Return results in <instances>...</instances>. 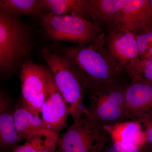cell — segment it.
Instances as JSON below:
<instances>
[{
	"instance_id": "cell-3",
	"label": "cell",
	"mask_w": 152,
	"mask_h": 152,
	"mask_svg": "<svg viewBox=\"0 0 152 152\" xmlns=\"http://www.w3.org/2000/svg\"><path fill=\"white\" fill-rule=\"evenodd\" d=\"M41 23L46 36L57 41L84 45L92 42L102 34L100 26L71 15L43 14Z\"/></svg>"
},
{
	"instance_id": "cell-23",
	"label": "cell",
	"mask_w": 152,
	"mask_h": 152,
	"mask_svg": "<svg viewBox=\"0 0 152 152\" xmlns=\"http://www.w3.org/2000/svg\"><path fill=\"white\" fill-rule=\"evenodd\" d=\"M149 7L152 14V0H148Z\"/></svg>"
},
{
	"instance_id": "cell-11",
	"label": "cell",
	"mask_w": 152,
	"mask_h": 152,
	"mask_svg": "<svg viewBox=\"0 0 152 152\" xmlns=\"http://www.w3.org/2000/svg\"><path fill=\"white\" fill-rule=\"evenodd\" d=\"M105 48L113 58L126 69L130 64L140 58L136 35L127 30H108Z\"/></svg>"
},
{
	"instance_id": "cell-19",
	"label": "cell",
	"mask_w": 152,
	"mask_h": 152,
	"mask_svg": "<svg viewBox=\"0 0 152 152\" xmlns=\"http://www.w3.org/2000/svg\"><path fill=\"white\" fill-rule=\"evenodd\" d=\"M132 80H140L152 85V59L136 60L126 68Z\"/></svg>"
},
{
	"instance_id": "cell-13",
	"label": "cell",
	"mask_w": 152,
	"mask_h": 152,
	"mask_svg": "<svg viewBox=\"0 0 152 152\" xmlns=\"http://www.w3.org/2000/svg\"><path fill=\"white\" fill-rule=\"evenodd\" d=\"M14 110L8 96L0 94V145L1 148L17 147L20 142L15 125Z\"/></svg>"
},
{
	"instance_id": "cell-7",
	"label": "cell",
	"mask_w": 152,
	"mask_h": 152,
	"mask_svg": "<svg viewBox=\"0 0 152 152\" xmlns=\"http://www.w3.org/2000/svg\"><path fill=\"white\" fill-rule=\"evenodd\" d=\"M48 71L31 61L21 66V101L25 107L39 116L44 102Z\"/></svg>"
},
{
	"instance_id": "cell-2",
	"label": "cell",
	"mask_w": 152,
	"mask_h": 152,
	"mask_svg": "<svg viewBox=\"0 0 152 152\" xmlns=\"http://www.w3.org/2000/svg\"><path fill=\"white\" fill-rule=\"evenodd\" d=\"M41 55L50 68L55 84L73 122L89 114L84 104V91L67 60L59 53L48 49H42Z\"/></svg>"
},
{
	"instance_id": "cell-9",
	"label": "cell",
	"mask_w": 152,
	"mask_h": 152,
	"mask_svg": "<svg viewBox=\"0 0 152 152\" xmlns=\"http://www.w3.org/2000/svg\"><path fill=\"white\" fill-rule=\"evenodd\" d=\"M152 26V14L148 0H124L121 10L108 30L135 32Z\"/></svg>"
},
{
	"instance_id": "cell-4",
	"label": "cell",
	"mask_w": 152,
	"mask_h": 152,
	"mask_svg": "<svg viewBox=\"0 0 152 152\" xmlns=\"http://www.w3.org/2000/svg\"><path fill=\"white\" fill-rule=\"evenodd\" d=\"M110 140L108 134L89 114L73 122L59 136L60 152H103Z\"/></svg>"
},
{
	"instance_id": "cell-24",
	"label": "cell",
	"mask_w": 152,
	"mask_h": 152,
	"mask_svg": "<svg viewBox=\"0 0 152 152\" xmlns=\"http://www.w3.org/2000/svg\"><path fill=\"white\" fill-rule=\"evenodd\" d=\"M56 152H60L59 151H58V150H57V151H56Z\"/></svg>"
},
{
	"instance_id": "cell-6",
	"label": "cell",
	"mask_w": 152,
	"mask_h": 152,
	"mask_svg": "<svg viewBox=\"0 0 152 152\" xmlns=\"http://www.w3.org/2000/svg\"><path fill=\"white\" fill-rule=\"evenodd\" d=\"M126 87L117 83L88 93L89 103L87 107L91 116L103 126L128 120Z\"/></svg>"
},
{
	"instance_id": "cell-17",
	"label": "cell",
	"mask_w": 152,
	"mask_h": 152,
	"mask_svg": "<svg viewBox=\"0 0 152 152\" xmlns=\"http://www.w3.org/2000/svg\"><path fill=\"white\" fill-rule=\"evenodd\" d=\"M93 10L94 23L108 30L111 27L117 15L121 10L124 0H89Z\"/></svg>"
},
{
	"instance_id": "cell-18",
	"label": "cell",
	"mask_w": 152,
	"mask_h": 152,
	"mask_svg": "<svg viewBox=\"0 0 152 152\" xmlns=\"http://www.w3.org/2000/svg\"><path fill=\"white\" fill-rule=\"evenodd\" d=\"M1 11L10 15H37L42 10L40 0H1Z\"/></svg>"
},
{
	"instance_id": "cell-22",
	"label": "cell",
	"mask_w": 152,
	"mask_h": 152,
	"mask_svg": "<svg viewBox=\"0 0 152 152\" xmlns=\"http://www.w3.org/2000/svg\"><path fill=\"white\" fill-rule=\"evenodd\" d=\"M103 152H142L137 147L110 141L107 145Z\"/></svg>"
},
{
	"instance_id": "cell-21",
	"label": "cell",
	"mask_w": 152,
	"mask_h": 152,
	"mask_svg": "<svg viewBox=\"0 0 152 152\" xmlns=\"http://www.w3.org/2000/svg\"><path fill=\"white\" fill-rule=\"evenodd\" d=\"M142 125L145 135V143L142 149L145 152L148 149L152 150V116L140 121Z\"/></svg>"
},
{
	"instance_id": "cell-1",
	"label": "cell",
	"mask_w": 152,
	"mask_h": 152,
	"mask_svg": "<svg viewBox=\"0 0 152 152\" xmlns=\"http://www.w3.org/2000/svg\"><path fill=\"white\" fill-rule=\"evenodd\" d=\"M106 36L102 33L91 43L60 46L57 51L67 60L88 93L117 83L119 76L126 70L106 50Z\"/></svg>"
},
{
	"instance_id": "cell-8",
	"label": "cell",
	"mask_w": 152,
	"mask_h": 152,
	"mask_svg": "<svg viewBox=\"0 0 152 152\" xmlns=\"http://www.w3.org/2000/svg\"><path fill=\"white\" fill-rule=\"evenodd\" d=\"M41 115L47 129L59 133L67 126V107L48 71Z\"/></svg>"
},
{
	"instance_id": "cell-14",
	"label": "cell",
	"mask_w": 152,
	"mask_h": 152,
	"mask_svg": "<svg viewBox=\"0 0 152 152\" xmlns=\"http://www.w3.org/2000/svg\"><path fill=\"white\" fill-rule=\"evenodd\" d=\"M42 10L55 15H71L88 20L93 18V10L86 0H40Z\"/></svg>"
},
{
	"instance_id": "cell-12",
	"label": "cell",
	"mask_w": 152,
	"mask_h": 152,
	"mask_svg": "<svg viewBox=\"0 0 152 152\" xmlns=\"http://www.w3.org/2000/svg\"><path fill=\"white\" fill-rule=\"evenodd\" d=\"M103 126L110 141L133 146L141 151L145 145V131L139 121L128 120Z\"/></svg>"
},
{
	"instance_id": "cell-16",
	"label": "cell",
	"mask_w": 152,
	"mask_h": 152,
	"mask_svg": "<svg viewBox=\"0 0 152 152\" xmlns=\"http://www.w3.org/2000/svg\"><path fill=\"white\" fill-rule=\"evenodd\" d=\"M15 125L20 142L33 133L46 129L42 118L25 107L21 101L14 109Z\"/></svg>"
},
{
	"instance_id": "cell-5",
	"label": "cell",
	"mask_w": 152,
	"mask_h": 152,
	"mask_svg": "<svg viewBox=\"0 0 152 152\" xmlns=\"http://www.w3.org/2000/svg\"><path fill=\"white\" fill-rule=\"evenodd\" d=\"M27 32L21 22L12 15L0 12V69H10L16 61L28 53Z\"/></svg>"
},
{
	"instance_id": "cell-10",
	"label": "cell",
	"mask_w": 152,
	"mask_h": 152,
	"mask_svg": "<svg viewBox=\"0 0 152 152\" xmlns=\"http://www.w3.org/2000/svg\"><path fill=\"white\" fill-rule=\"evenodd\" d=\"M125 104L128 120L140 121L152 116V85L132 80L126 87Z\"/></svg>"
},
{
	"instance_id": "cell-15",
	"label": "cell",
	"mask_w": 152,
	"mask_h": 152,
	"mask_svg": "<svg viewBox=\"0 0 152 152\" xmlns=\"http://www.w3.org/2000/svg\"><path fill=\"white\" fill-rule=\"evenodd\" d=\"M59 133L43 129L33 133L13 152H56Z\"/></svg>"
},
{
	"instance_id": "cell-20",
	"label": "cell",
	"mask_w": 152,
	"mask_h": 152,
	"mask_svg": "<svg viewBox=\"0 0 152 152\" xmlns=\"http://www.w3.org/2000/svg\"><path fill=\"white\" fill-rule=\"evenodd\" d=\"M140 59H152V26L134 32Z\"/></svg>"
}]
</instances>
